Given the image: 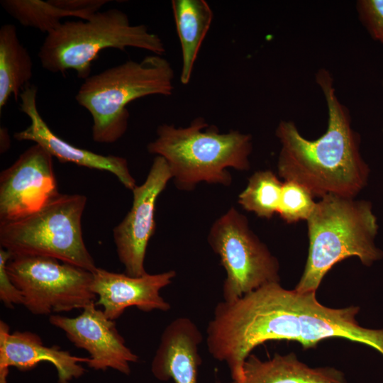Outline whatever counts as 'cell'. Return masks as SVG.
I'll return each mask as SVG.
<instances>
[{
    "instance_id": "obj_22",
    "label": "cell",
    "mask_w": 383,
    "mask_h": 383,
    "mask_svg": "<svg viewBox=\"0 0 383 383\" xmlns=\"http://www.w3.org/2000/svg\"><path fill=\"white\" fill-rule=\"evenodd\" d=\"M313 198L299 183L286 180L282 183L277 213L288 223L307 221L316 204Z\"/></svg>"
},
{
    "instance_id": "obj_6",
    "label": "cell",
    "mask_w": 383,
    "mask_h": 383,
    "mask_svg": "<svg viewBox=\"0 0 383 383\" xmlns=\"http://www.w3.org/2000/svg\"><path fill=\"white\" fill-rule=\"evenodd\" d=\"M127 48L148 50L162 55L165 51L160 37L148 30L145 25H132L124 12L111 9L98 11L87 20L67 21L47 34L38 51L41 66L52 73L68 70L79 78L90 75L91 63L99 52Z\"/></svg>"
},
{
    "instance_id": "obj_16",
    "label": "cell",
    "mask_w": 383,
    "mask_h": 383,
    "mask_svg": "<svg viewBox=\"0 0 383 383\" xmlns=\"http://www.w3.org/2000/svg\"><path fill=\"white\" fill-rule=\"evenodd\" d=\"M202 340L200 330L190 318L173 320L163 331L151 363L155 377L160 381L172 379L175 383H197Z\"/></svg>"
},
{
    "instance_id": "obj_13",
    "label": "cell",
    "mask_w": 383,
    "mask_h": 383,
    "mask_svg": "<svg viewBox=\"0 0 383 383\" xmlns=\"http://www.w3.org/2000/svg\"><path fill=\"white\" fill-rule=\"evenodd\" d=\"M38 88L27 85L20 94L19 110L30 118V125L13 134L19 141L28 140L40 145L61 162L74 163L89 169L111 172L127 189L137 185L131 175L126 158L116 155H103L79 148L58 137L40 116L37 107Z\"/></svg>"
},
{
    "instance_id": "obj_12",
    "label": "cell",
    "mask_w": 383,
    "mask_h": 383,
    "mask_svg": "<svg viewBox=\"0 0 383 383\" xmlns=\"http://www.w3.org/2000/svg\"><path fill=\"white\" fill-rule=\"evenodd\" d=\"M49 322L62 330L77 348L89 353L88 367L94 370L113 369L123 374L131 373V364L139 357L126 346L115 321L107 318L95 303L87 306L77 316L58 314L49 316Z\"/></svg>"
},
{
    "instance_id": "obj_1",
    "label": "cell",
    "mask_w": 383,
    "mask_h": 383,
    "mask_svg": "<svg viewBox=\"0 0 383 383\" xmlns=\"http://www.w3.org/2000/svg\"><path fill=\"white\" fill-rule=\"evenodd\" d=\"M359 309L328 308L318 302L316 292L288 290L272 282L218 303L207 326L206 345L214 359L227 364L234 383L242 382L251 351L269 340H294L308 349L325 339L343 338L383 355V329L360 326L355 319Z\"/></svg>"
},
{
    "instance_id": "obj_24",
    "label": "cell",
    "mask_w": 383,
    "mask_h": 383,
    "mask_svg": "<svg viewBox=\"0 0 383 383\" xmlns=\"http://www.w3.org/2000/svg\"><path fill=\"white\" fill-rule=\"evenodd\" d=\"M11 254L6 250L0 249V300L5 306L13 309L16 304L23 305L21 292L11 279L6 265L11 258Z\"/></svg>"
},
{
    "instance_id": "obj_25",
    "label": "cell",
    "mask_w": 383,
    "mask_h": 383,
    "mask_svg": "<svg viewBox=\"0 0 383 383\" xmlns=\"http://www.w3.org/2000/svg\"><path fill=\"white\" fill-rule=\"evenodd\" d=\"M55 6L82 15L84 20H87L106 4L108 0H50Z\"/></svg>"
},
{
    "instance_id": "obj_19",
    "label": "cell",
    "mask_w": 383,
    "mask_h": 383,
    "mask_svg": "<svg viewBox=\"0 0 383 383\" xmlns=\"http://www.w3.org/2000/svg\"><path fill=\"white\" fill-rule=\"evenodd\" d=\"M33 60L20 42L16 27L0 28V111L13 95L17 101L33 77Z\"/></svg>"
},
{
    "instance_id": "obj_8",
    "label": "cell",
    "mask_w": 383,
    "mask_h": 383,
    "mask_svg": "<svg viewBox=\"0 0 383 383\" xmlns=\"http://www.w3.org/2000/svg\"><path fill=\"white\" fill-rule=\"evenodd\" d=\"M207 240L226 272L223 301H233L265 284L279 282L277 259L234 207L213 222Z\"/></svg>"
},
{
    "instance_id": "obj_7",
    "label": "cell",
    "mask_w": 383,
    "mask_h": 383,
    "mask_svg": "<svg viewBox=\"0 0 383 383\" xmlns=\"http://www.w3.org/2000/svg\"><path fill=\"white\" fill-rule=\"evenodd\" d=\"M86 204L84 195L60 194L35 213L0 223L1 248L12 257H48L93 272L97 267L82 230Z\"/></svg>"
},
{
    "instance_id": "obj_28",
    "label": "cell",
    "mask_w": 383,
    "mask_h": 383,
    "mask_svg": "<svg viewBox=\"0 0 383 383\" xmlns=\"http://www.w3.org/2000/svg\"><path fill=\"white\" fill-rule=\"evenodd\" d=\"M382 84H383V82H382Z\"/></svg>"
},
{
    "instance_id": "obj_4",
    "label": "cell",
    "mask_w": 383,
    "mask_h": 383,
    "mask_svg": "<svg viewBox=\"0 0 383 383\" xmlns=\"http://www.w3.org/2000/svg\"><path fill=\"white\" fill-rule=\"evenodd\" d=\"M306 221L309 255L294 289L299 292H316L326 274L345 258L357 257L369 267L383 257L375 245L379 226L368 201L328 195Z\"/></svg>"
},
{
    "instance_id": "obj_17",
    "label": "cell",
    "mask_w": 383,
    "mask_h": 383,
    "mask_svg": "<svg viewBox=\"0 0 383 383\" xmlns=\"http://www.w3.org/2000/svg\"><path fill=\"white\" fill-rule=\"evenodd\" d=\"M241 383H347L340 370L333 367L311 368L291 353L275 354L266 361L250 354L243 365Z\"/></svg>"
},
{
    "instance_id": "obj_15",
    "label": "cell",
    "mask_w": 383,
    "mask_h": 383,
    "mask_svg": "<svg viewBox=\"0 0 383 383\" xmlns=\"http://www.w3.org/2000/svg\"><path fill=\"white\" fill-rule=\"evenodd\" d=\"M89 360V357L73 355L58 345L46 346L35 333H10L9 325L0 321V383H7L10 367L28 371L43 362L55 367L58 383H70L84 374L80 363H87Z\"/></svg>"
},
{
    "instance_id": "obj_27",
    "label": "cell",
    "mask_w": 383,
    "mask_h": 383,
    "mask_svg": "<svg viewBox=\"0 0 383 383\" xmlns=\"http://www.w3.org/2000/svg\"><path fill=\"white\" fill-rule=\"evenodd\" d=\"M216 383H221V382H216ZM231 383H233V382H231Z\"/></svg>"
},
{
    "instance_id": "obj_20",
    "label": "cell",
    "mask_w": 383,
    "mask_h": 383,
    "mask_svg": "<svg viewBox=\"0 0 383 383\" xmlns=\"http://www.w3.org/2000/svg\"><path fill=\"white\" fill-rule=\"evenodd\" d=\"M282 183L271 170L255 172L238 195V204L245 211L270 219L277 213Z\"/></svg>"
},
{
    "instance_id": "obj_23",
    "label": "cell",
    "mask_w": 383,
    "mask_h": 383,
    "mask_svg": "<svg viewBox=\"0 0 383 383\" xmlns=\"http://www.w3.org/2000/svg\"><path fill=\"white\" fill-rule=\"evenodd\" d=\"M356 9L371 37L383 43V0H359Z\"/></svg>"
},
{
    "instance_id": "obj_21",
    "label": "cell",
    "mask_w": 383,
    "mask_h": 383,
    "mask_svg": "<svg viewBox=\"0 0 383 383\" xmlns=\"http://www.w3.org/2000/svg\"><path fill=\"white\" fill-rule=\"evenodd\" d=\"M3 9L20 24L31 27L47 34L57 29L66 17L84 20L82 15L61 9L50 1L1 0Z\"/></svg>"
},
{
    "instance_id": "obj_5",
    "label": "cell",
    "mask_w": 383,
    "mask_h": 383,
    "mask_svg": "<svg viewBox=\"0 0 383 383\" xmlns=\"http://www.w3.org/2000/svg\"><path fill=\"white\" fill-rule=\"evenodd\" d=\"M174 77L169 61L152 54L86 78L75 99L91 116L93 140L112 143L119 140L128 126L127 105L150 95H171Z\"/></svg>"
},
{
    "instance_id": "obj_10",
    "label": "cell",
    "mask_w": 383,
    "mask_h": 383,
    "mask_svg": "<svg viewBox=\"0 0 383 383\" xmlns=\"http://www.w3.org/2000/svg\"><path fill=\"white\" fill-rule=\"evenodd\" d=\"M52 157L35 143L1 172L0 223L35 213L60 194Z\"/></svg>"
},
{
    "instance_id": "obj_11",
    "label": "cell",
    "mask_w": 383,
    "mask_h": 383,
    "mask_svg": "<svg viewBox=\"0 0 383 383\" xmlns=\"http://www.w3.org/2000/svg\"><path fill=\"white\" fill-rule=\"evenodd\" d=\"M172 178L166 160L155 156L145 182L132 190L130 211L113 228L117 255L128 276L147 274L144 262L148 244L155 231L156 201Z\"/></svg>"
},
{
    "instance_id": "obj_2",
    "label": "cell",
    "mask_w": 383,
    "mask_h": 383,
    "mask_svg": "<svg viewBox=\"0 0 383 383\" xmlns=\"http://www.w3.org/2000/svg\"><path fill=\"white\" fill-rule=\"evenodd\" d=\"M316 80L326 102V131L311 140L294 122L280 121L275 132L281 144L277 173L284 181L299 183L313 197L355 198L367 184L370 175L360 137L352 128L348 109L338 99L331 73L319 70Z\"/></svg>"
},
{
    "instance_id": "obj_14",
    "label": "cell",
    "mask_w": 383,
    "mask_h": 383,
    "mask_svg": "<svg viewBox=\"0 0 383 383\" xmlns=\"http://www.w3.org/2000/svg\"><path fill=\"white\" fill-rule=\"evenodd\" d=\"M92 274L91 289L97 296L95 304L101 306L104 314L112 321L131 306L143 312L170 309V304L160 292L172 283L176 276L174 270L131 277L97 267Z\"/></svg>"
},
{
    "instance_id": "obj_3",
    "label": "cell",
    "mask_w": 383,
    "mask_h": 383,
    "mask_svg": "<svg viewBox=\"0 0 383 383\" xmlns=\"http://www.w3.org/2000/svg\"><path fill=\"white\" fill-rule=\"evenodd\" d=\"M148 151L167 162L176 187L192 191L201 182L230 186L232 176L228 168L250 169L252 137L238 131L220 133L197 117L187 127L162 124Z\"/></svg>"
},
{
    "instance_id": "obj_18",
    "label": "cell",
    "mask_w": 383,
    "mask_h": 383,
    "mask_svg": "<svg viewBox=\"0 0 383 383\" xmlns=\"http://www.w3.org/2000/svg\"><path fill=\"white\" fill-rule=\"evenodd\" d=\"M172 9L182 48L180 81L187 84L200 47L211 24L213 11L204 0H172Z\"/></svg>"
},
{
    "instance_id": "obj_26",
    "label": "cell",
    "mask_w": 383,
    "mask_h": 383,
    "mask_svg": "<svg viewBox=\"0 0 383 383\" xmlns=\"http://www.w3.org/2000/svg\"><path fill=\"white\" fill-rule=\"evenodd\" d=\"M11 140L8 130L6 128H0V150L1 153L5 152L10 147Z\"/></svg>"
},
{
    "instance_id": "obj_9",
    "label": "cell",
    "mask_w": 383,
    "mask_h": 383,
    "mask_svg": "<svg viewBox=\"0 0 383 383\" xmlns=\"http://www.w3.org/2000/svg\"><path fill=\"white\" fill-rule=\"evenodd\" d=\"M8 274L21 292L23 305L35 315H48L83 309L95 303L92 272L41 256H13Z\"/></svg>"
}]
</instances>
